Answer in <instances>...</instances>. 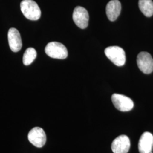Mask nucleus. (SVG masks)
<instances>
[{"label":"nucleus","mask_w":153,"mask_h":153,"mask_svg":"<svg viewBox=\"0 0 153 153\" xmlns=\"http://www.w3.org/2000/svg\"><path fill=\"white\" fill-rule=\"evenodd\" d=\"M21 10L26 18L37 21L41 16V10L38 5L33 0H23L21 3Z\"/></svg>","instance_id":"1"},{"label":"nucleus","mask_w":153,"mask_h":153,"mask_svg":"<svg viewBox=\"0 0 153 153\" xmlns=\"http://www.w3.org/2000/svg\"><path fill=\"white\" fill-rule=\"evenodd\" d=\"M105 55L115 65L118 66H123L126 61L124 50L118 46H110L104 50Z\"/></svg>","instance_id":"2"},{"label":"nucleus","mask_w":153,"mask_h":153,"mask_svg":"<svg viewBox=\"0 0 153 153\" xmlns=\"http://www.w3.org/2000/svg\"><path fill=\"white\" fill-rule=\"evenodd\" d=\"M46 54L51 58L65 59L68 55L65 46L59 42H50L45 48Z\"/></svg>","instance_id":"3"},{"label":"nucleus","mask_w":153,"mask_h":153,"mask_svg":"<svg viewBox=\"0 0 153 153\" xmlns=\"http://www.w3.org/2000/svg\"><path fill=\"white\" fill-rule=\"evenodd\" d=\"M111 100L116 109L121 112H128L133 109L134 103L131 99L124 95L114 94Z\"/></svg>","instance_id":"4"},{"label":"nucleus","mask_w":153,"mask_h":153,"mask_svg":"<svg viewBox=\"0 0 153 153\" xmlns=\"http://www.w3.org/2000/svg\"><path fill=\"white\" fill-rule=\"evenodd\" d=\"M28 140L33 146L42 148L45 144L47 137L44 130L40 127H35L29 131Z\"/></svg>","instance_id":"5"},{"label":"nucleus","mask_w":153,"mask_h":153,"mask_svg":"<svg viewBox=\"0 0 153 153\" xmlns=\"http://www.w3.org/2000/svg\"><path fill=\"white\" fill-rule=\"evenodd\" d=\"M137 65L141 71L145 74H150L153 71V59L146 52H140L137 59Z\"/></svg>","instance_id":"6"},{"label":"nucleus","mask_w":153,"mask_h":153,"mask_svg":"<svg viewBox=\"0 0 153 153\" xmlns=\"http://www.w3.org/2000/svg\"><path fill=\"white\" fill-rule=\"evenodd\" d=\"M73 19L76 26L80 28L88 27L89 16L87 10L81 6H76L73 13Z\"/></svg>","instance_id":"7"},{"label":"nucleus","mask_w":153,"mask_h":153,"mask_svg":"<svg viewBox=\"0 0 153 153\" xmlns=\"http://www.w3.org/2000/svg\"><path fill=\"white\" fill-rule=\"evenodd\" d=\"M130 147V140L126 135H121L116 138L111 145V149L114 153H128Z\"/></svg>","instance_id":"8"},{"label":"nucleus","mask_w":153,"mask_h":153,"mask_svg":"<svg viewBox=\"0 0 153 153\" xmlns=\"http://www.w3.org/2000/svg\"><path fill=\"white\" fill-rule=\"evenodd\" d=\"M7 36L11 51L14 52H19L22 47V39L19 31L15 28H11L9 30Z\"/></svg>","instance_id":"9"},{"label":"nucleus","mask_w":153,"mask_h":153,"mask_svg":"<svg viewBox=\"0 0 153 153\" xmlns=\"http://www.w3.org/2000/svg\"><path fill=\"white\" fill-rule=\"evenodd\" d=\"M153 146V136L150 132L143 133L138 142L140 153H150Z\"/></svg>","instance_id":"10"},{"label":"nucleus","mask_w":153,"mask_h":153,"mask_svg":"<svg viewBox=\"0 0 153 153\" xmlns=\"http://www.w3.org/2000/svg\"><path fill=\"white\" fill-rule=\"evenodd\" d=\"M106 14L111 21H115L120 14L121 5L118 0H112L106 6Z\"/></svg>","instance_id":"11"},{"label":"nucleus","mask_w":153,"mask_h":153,"mask_svg":"<svg viewBox=\"0 0 153 153\" xmlns=\"http://www.w3.org/2000/svg\"><path fill=\"white\" fill-rule=\"evenodd\" d=\"M138 6L140 10L147 17L153 15V2L152 0H139Z\"/></svg>","instance_id":"12"},{"label":"nucleus","mask_w":153,"mask_h":153,"mask_svg":"<svg viewBox=\"0 0 153 153\" xmlns=\"http://www.w3.org/2000/svg\"><path fill=\"white\" fill-rule=\"evenodd\" d=\"M37 56L36 50L33 48H28L26 50L23 57V62L25 65H29L35 60Z\"/></svg>","instance_id":"13"}]
</instances>
